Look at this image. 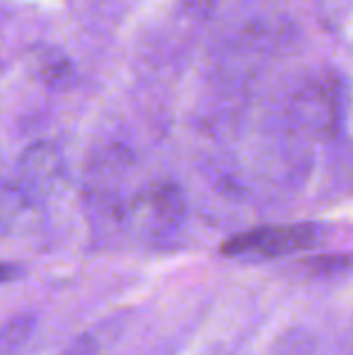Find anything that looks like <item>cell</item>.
Returning a JSON list of instances; mask_svg holds the SVG:
<instances>
[{
    "instance_id": "7a4b0ae2",
    "label": "cell",
    "mask_w": 353,
    "mask_h": 355,
    "mask_svg": "<svg viewBox=\"0 0 353 355\" xmlns=\"http://www.w3.org/2000/svg\"><path fill=\"white\" fill-rule=\"evenodd\" d=\"M293 114L300 126L315 133H334L341 119V97L336 83H312L293 99Z\"/></svg>"
},
{
    "instance_id": "277c9868",
    "label": "cell",
    "mask_w": 353,
    "mask_h": 355,
    "mask_svg": "<svg viewBox=\"0 0 353 355\" xmlns=\"http://www.w3.org/2000/svg\"><path fill=\"white\" fill-rule=\"evenodd\" d=\"M182 211V193L172 184H157V187L148 189L143 196H138L136 203H133V213L148 215V218L157 220V223H175Z\"/></svg>"
},
{
    "instance_id": "3957f363",
    "label": "cell",
    "mask_w": 353,
    "mask_h": 355,
    "mask_svg": "<svg viewBox=\"0 0 353 355\" xmlns=\"http://www.w3.org/2000/svg\"><path fill=\"white\" fill-rule=\"evenodd\" d=\"M19 174H22V184L32 191L46 189L61 174V157L49 143H37L22 153Z\"/></svg>"
},
{
    "instance_id": "8992f818",
    "label": "cell",
    "mask_w": 353,
    "mask_h": 355,
    "mask_svg": "<svg viewBox=\"0 0 353 355\" xmlns=\"http://www.w3.org/2000/svg\"><path fill=\"white\" fill-rule=\"evenodd\" d=\"M17 276H19V266H15V263H0V283H10Z\"/></svg>"
},
{
    "instance_id": "5b68a950",
    "label": "cell",
    "mask_w": 353,
    "mask_h": 355,
    "mask_svg": "<svg viewBox=\"0 0 353 355\" xmlns=\"http://www.w3.org/2000/svg\"><path fill=\"white\" fill-rule=\"evenodd\" d=\"M34 71L39 80L46 83L49 87H66L76 78V68L73 61L61 51V49H39L34 56Z\"/></svg>"
},
{
    "instance_id": "6da1fadb",
    "label": "cell",
    "mask_w": 353,
    "mask_h": 355,
    "mask_svg": "<svg viewBox=\"0 0 353 355\" xmlns=\"http://www.w3.org/2000/svg\"><path fill=\"white\" fill-rule=\"evenodd\" d=\"M320 230L312 223L295 225H266L240 232L223 242L225 257H259V259H281L295 254L317 242Z\"/></svg>"
}]
</instances>
